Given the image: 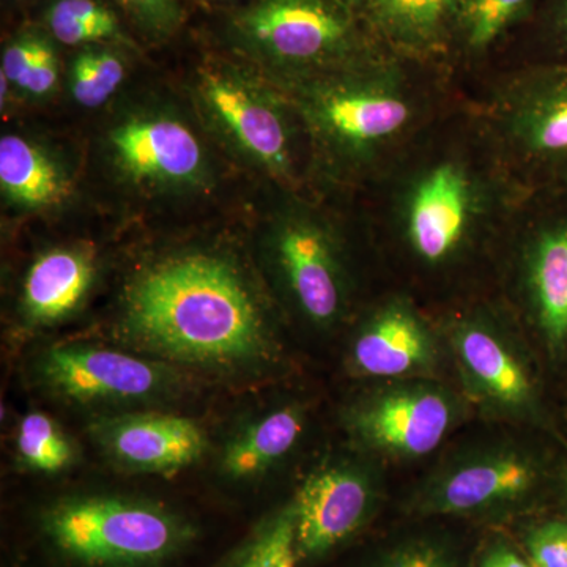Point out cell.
<instances>
[{"instance_id": "6da1fadb", "label": "cell", "mask_w": 567, "mask_h": 567, "mask_svg": "<svg viewBox=\"0 0 567 567\" xmlns=\"http://www.w3.org/2000/svg\"><path fill=\"white\" fill-rule=\"evenodd\" d=\"M126 327L175 360L237 364L267 353L262 312L241 276L210 256L167 260L134 284Z\"/></svg>"}, {"instance_id": "7a4b0ae2", "label": "cell", "mask_w": 567, "mask_h": 567, "mask_svg": "<svg viewBox=\"0 0 567 567\" xmlns=\"http://www.w3.org/2000/svg\"><path fill=\"white\" fill-rule=\"evenodd\" d=\"M305 106L320 136L354 163L391 151L420 114L412 85L390 63H352L346 76L317 84Z\"/></svg>"}, {"instance_id": "3957f363", "label": "cell", "mask_w": 567, "mask_h": 567, "mask_svg": "<svg viewBox=\"0 0 567 567\" xmlns=\"http://www.w3.org/2000/svg\"><path fill=\"white\" fill-rule=\"evenodd\" d=\"M48 532L62 550L100 566L156 561L181 544L183 528L166 511L117 498H78L48 516Z\"/></svg>"}, {"instance_id": "277c9868", "label": "cell", "mask_w": 567, "mask_h": 567, "mask_svg": "<svg viewBox=\"0 0 567 567\" xmlns=\"http://www.w3.org/2000/svg\"><path fill=\"white\" fill-rule=\"evenodd\" d=\"M494 126L522 169L567 192V62L529 70L506 84L495 99Z\"/></svg>"}, {"instance_id": "5b68a950", "label": "cell", "mask_w": 567, "mask_h": 567, "mask_svg": "<svg viewBox=\"0 0 567 567\" xmlns=\"http://www.w3.org/2000/svg\"><path fill=\"white\" fill-rule=\"evenodd\" d=\"M487 189L462 159L447 158L420 171L401 203L402 234L421 262L439 267L472 240L487 213Z\"/></svg>"}, {"instance_id": "8992f818", "label": "cell", "mask_w": 567, "mask_h": 567, "mask_svg": "<svg viewBox=\"0 0 567 567\" xmlns=\"http://www.w3.org/2000/svg\"><path fill=\"white\" fill-rule=\"evenodd\" d=\"M461 416V402L446 388L398 380L361 399L349 424L368 450L391 458H417L442 445Z\"/></svg>"}, {"instance_id": "52a82bcc", "label": "cell", "mask_w": 567, "mask_h": 567, "mask_svg": "<svg viewBox=\"0 0 567 567\" xmlns=\"http://www.w3.org/2000/svg\"><path fill=\"white\" fill-rule=\"evenodd\" d=\"M539 481V468L516 445H494L451 458L425 480L416 496L424 514L468 516L524 502Z\"/></svg>"}, {"instance_id": "ba28073f", "label": "cell", "mask_w": 567, "mask_h": 567, "mask_svg": "<svg viewBox=\"0 0 567 567\" xmlns=\"http://www.w3.org/2000/svg\"><path fill=\"white\" fill-rule=\"evenodd\" d=\"M240 28L282 65L319 69L352 59V24L331 0H259L241 17Z\"/></svg>"}, {"instance_id": "9c48e42d", "label": "cell", "mask_w": 567, "mask_h": 567, "mask_svg": "<svg viewBox=\"0 0 567 567\" xmlns=\"http://www.w3.org/2000/svg\"><path fill=\"white\" fill-rule=\"evenodd\" d=\"M451 349L465 386L498 415L522 416L535 404V385L513 341L486 317L453 323Z\"/></svg>"}, {"instance_id": "30bf717a", "label": "cell", "mask_w": 567, "mask_h": 567, "mask_svg": "<svg viewBox=\"0 0 567 567\" xmlns=\"http://www.w3.org/2000/svg\"><path fill=\"white\" fill-rule=\"evenodd\" d=\"M375 503L374 477L360 465L317 470L293 503L298 554L317 557L344 543L368 522Z\"/></svg>"}, {"instance_id": "8fae6325", "label": "cell", "mask_w": 567, "mask_h": 567, "mask_svg": "<svg viewBox=\"0 0 567 567\" xmlns=\"http://www.w3.org/2000/svg\"><path fill=\"white\" fill-rule=\"evenodd\" d=\"M40 368L48 385L82 402L152 398L169 379L158 364L96 347H55Z\"/></svg>"}, {"instance_id": "7c38bea8", "label": "cell", "mask_w": 567, "mask_h": 567, "mask_svg": "<svg viewBox=\"0 0 567 567\" xmlns=\"http://www.w3.org/2000/svg\"><path fill=\"white\" fill-rule=\"evenodd\" d=\"M350 360L360 375L410 380L434 371L439 347L415 306L393 298L372 312L354 336Z\"/></svg>"}, {"instance_id": "4fadbf2b", "label": "cell", "mask_w": 567, "mask_h": 567, "mask_svg": "<svg viewBox=\"0 0 567 567\" xmlns=\"http://www.w3.org/2000/svg\"><path fill=\"white\" fill-rule=\"evenodd\" d=\"M276 257L287 287L312 322H334L344 308V275L334 240L306 216L287 219L276 235Z\"/></svg>"}, {"instance_id": "5bb4252c", "label": "cell", "mask_w": 567, "mask_h": 567, "mask_svg": "<svg viewBox=\"0 0 567 567\" xmlns=\"http://www.w3.org/2000/svg\"><path fill=\"white\" fill-rule=\"evenodd\" d=\"M96 431L107 453L136 472L171 475L199 461L207 447L203 429L182 416H123Z\"/></svg>"}, {"instance_id": "9a60e30c", "label": "cell", "mask_w": 567, "mask_h": 567, "mask_svg": "<svg viewBox=\"0 0 567 567\" xmlns=\"http://www.w3.org/2000/svg\"><path fill=\"white\" fill-rule=\"evenodd\" d=\"M111 141L123 169L142 181H193L203 167L196 136L169 118L125 123L112 133Z\"/></svg>"}, {"instance_id": "2e32d148", "label": "cell", "mask_w": 567, "mask_h": 567, "mask_svg": "<svg viewBox=\"0 0 567 567\" xmlns=\"http://www.w3.org/2000/svg\"><path fill=\"white\" fill-rule=\"evenodd\" d=\"M525 289L540 333L551 347L567 344V212L532 234L524 256Z\"/></svg>"}, {"instance_id": "e0dca14e", "label": "cell", "mask_w": 567, "mask_h": 567, "mask_svg": "<svg viewBox=\"0 0 567 567\" xmlns=\"http://www.w3.org/2000/svg\"><path fill=\"white\" fill-rule=\"evenodd\" d=\"M205 99L224 125L264 166L278 174L290 169L289 134L279 112L226 78L208 76Z\"/></svg>"}, {"instance_id": "ac0fdd59", "label": "cell", "mask_w": 567, "mask_h": 567, "mask_svg": "<svg viewBox=\"0 0 567 567\" xmlns=\"http://www.w3.org/2000/svg\"><path fill=\"white\" fill-rule=\"evenodd\" d=\"M92 257L80 249H55L44 254L29 270L24 284V308L32 320L55 322L81 303L93 281Z\"/></svg>"}, {"instance_id": "d6986e66", "label": "cell", "mask_w": 567, "mask_h": 567, "mask_svg": "<svg viewBox=\"0 0 567 567\" xmlns=\"http://www.w3.org/2000/svg\"><path fill=\"white\" fill-rule=\"evenodd\" d=\"M303 427L305 415L298 406H282L268 413L227 445L224 472L233 477L260 475L292 451Z\"/></svg>"}, {"instance_id": "ffe728a7", "label": "cell", "mask_w": 567, "mask_h": 567, "mask_svg": "<svg viewBox=\"0 0 567 567\" xmlns=\"http://www.w3.org/2000/svg\"><path fill=\"white\" fill-rule=\"evenodd\" d=\"M374 22L406 50L432 51L457 20L458 0H369Z\"/></svg>"}, {"instance_id": "44dd1931", "label": "cell", "mask_w": 567, "mask_h": 567, "mask_svg": "<svg viewBox=\"0 0 567 567\" xmlns=\"http://www.w3.org/2000/svg\"><path fill=\"white\" fill-rule=\"evenodd\" d=\"M0 185L13 203L24 207H48L65 194L58 167L20 136L0 140Z\"/></svg>"}, {"instance_id": "7402d4cb", "label": "cell", "mask_w": 567, "mask_h": 567, "mask_svg": "<svg viewBox=\"0 0 567 567\" xmlns=\"http://www.w3.org/2000/svg\"><path fill=\"white\" fill-rule=\"evenodd\" d=\"M48 24L61 43H95L117 35L114 13L95 0H59L51 7Z\"/></svg>"}, {"instance_id": "603a6c76", "label": "cell", "mask_w": 567, "mask_h": 567, "mask_svg": "<svg viewBox=\"0 0 567 567\" xmlns=\"http://www.w3.org/2000/svg\"><path fill=\"white\" fill-rule=\"evenodd\" d=\"M18 451L25 465L44 473L61 472L73 461L69 440L44 413H29L21 421Z\"/></svg>"}, {"instance_id": "cb8c5ba5", "label": "cell", "mask_w": 567, "mask_h": 567, "mask_svg": "<svg viewBox=\"0 0 567 567\" xmlns=\"http://www.w3.org/2000/svg\"><path fill=\"white\" fill-rule=\"evenodd\" d=\"M532 0H458L457 21L466 47L484 51L524 13Z\"/></svg>"}, {"instance_id": "d4e9b609", "label": "cell", "mask_w": 567, "mask_h": 567, "mask_svg": "<svg viewBox=\"0 0 567 567\" xmlns=\"http://www.w3.org/2000/svg\"><path fill=\"white\" fill-rule=\"evenodd\" d=\"M125 69L111 52H82L73 66V95L85 107H99L117 91Z\"/></svg>"}, {"instance_id": "484cf974", "label": "cell", "mask_w": 567, "mask_h": 567, "mask_svg": "<svg viewBox=\"0 0 567 567\" xmlns=\"http://www.w3.org/2000/svg\"><path fill=\"white\" fill-rule=\"evenodd\" d=\"M297 555L295 511L290 505L265 525L237 567H295Z\"/></svg>"}, {"instance_id": "4316f807", "label": "cell", "mask_w": 567, "mask_h": 567, "mask_svg": "<svg viewBox=\"0 0 567 567\" xmlns=\"http://www.w3.org/2000/svg\"><path fill=\"white\" fill-rule=\"evenodd\" d=\"M527 548L533 567H567L566 522H548L533 529Z\"/></svg>"}, {"instance_id": "83f0119b", "label": "cell", "mask_w": 567, "mask_h": 567, "mask_svg": "<svg viewBox=\"0 0 567 567\" xmlns=\"http://www.w3.org/2000/svg\"><path fill=\"white\" fill-rule=\"evenodd\" d=\"M43 43L44 40L37 39V37H24L7 48L2 58V74L7 81L21 87L22 82L31 73Z\"/></svg>"}, {"instance_id": "f1b7e54d", "label": "cell", "mask_w": 567, "mask_h": 567, "mask_svg": "<svg viewBox=\"0 0 567 567\" xmlns=\"http://www.w3.org/2000/svg\"><path fill=\"white\" fill-rule=\"evenodd\" d=\"M380 567H453V563L435 543L416 540L398 548Z\"/></svg>"}, {"instance_id": "f546056e", "label": "cell", "mask_w": 567, "mask_h": 567, "mask_svg": "<svg viewBox=\"0 0 567 567\" xmlns=\"http://www.w3.org/2000/svg\"><path fill=\"white\" fill-rule=\"evenodd\" d=\"M123 9L155 29L171 28L177 20L175 0H115Z\"/></svg>"}, {"instance_id": "4dcf8cb0", "label": "cell", "mask_w": 567, "mask_h": 567, "mask_svg": "<svg viewBox=\"0 0 567 567\" xmlns=\"http://www.w3.org/2000/svg\"><path fill=\"white\" fill-rule=\"evenodd\" d=\"M58 78V59H55L51 44L44 41L39 58H37L35 63H33L29 76L22 82L21 89L32 93V95H47V93H50L52 89H54Z\"/></svg>"}, {"instance_id": "1f68e13d", "label": "cell", "mask_w": 567, "mask_h": 567, "mask_svg": "<svg viewBox=\"0 0 567 567\" xmlns=\"http://www.w3.org/2000/svg\"><path fill=\"white\" fill-rule=\"evenodd\" d=\"M481 567H533L532 563L525 561L516 550L506 546H496L488 550Z\"/></svg>"}, {"instance_id": "d6a6232c", "label": "cell", "mask_w": 567, "mask_h": 567, "mask_svg": "<svg viewBox=\"0 0 567 567\" xmlns=\"http://www.w3.org/2000/svg\"><path fill=\"white\" fill-rule=\"evenodd\" d=\"M554 24L558 39L567 44V0H559L558 9L555 11Z\"/></svg>"}, {"instance_id": "836d02e7", "label": "cell", "mask_w": 567, "mask_h": 567, "mask_svg": "<svg viewBox=\"0 0 567 567\" xmlns=\"http://www.w3.org/2000/svg\"><path fill=\"white\" fill-rule=\"evenodd\" d=\"M365 2H369V0H365Z\"/></svg>"}]
</instances>
